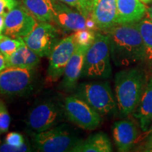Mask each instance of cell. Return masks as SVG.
I'll return each mask as SVG.
<instances>
[{
    "instance_id": "cell-1",
    "label": "cell",
    "mask_w": 152,
    "mask_h": 152,
    "mask_svg": "<svg viewBox=\"0 0 152 152\" xmlns=\"http://www.w3.org/2000/svg\"><path fill=\"white\" fill-rule=\"evenodd\" d=\"M109 39L111 58L117 67L138 64L144 59V47L136 23L116 24L104 32Z\"/></svg>"
},
{
    "instance_id": "cell-2",
    "label": "cell",
    "mask_w": 152,
    "mask_h": 152,
    "mask_svg": "<svg viewBox=\"0 0 152 152\" xmlns=\"http://www.w3.org/2000/svg\"><path fill=\"white\" fill-rule=\"evenodd\" d=\"M149 77L142 66L126 68L115 73V97L118 111L122 116L132 115L137 108Z\"/></svg>"
},
{
    "instance_id": "cell-3",
    "label": "cell",
    "mask_w": 152,
    "mask_h": 152,
    "mask_svg": "<svg viewBox=\"0 0 152 152\" xmlns=\"http://www.w3.org/2000/svg\"><path fill=\"white\" fill-rule=\"evenodd\" d=\"M65 118L64 101L49 96L33 104L28 111L26 123L31 133H39L59 125Z\"/></svg>"
},
{
    "instance_id": "cell-4",
    "label": "cell",
    "mask_w": 152,
    "mask_h": 152,
    "mask_svg": "<svg viewBox=\"0 0 152 152\" xmlns=\"http://www.w3.org/2000/svg\"><path fill=\"white\" fill-rule=\"evenodd\" d=\"M109 39L106 33L96 32L95 39L87 49L82 77L88 79H107L111 76Z\"/></svg>"
},
{
    "instance_id": "cell-5",
    "label": "cell",
    "mask_w": 152,
    "mask_h": 152,
    "mask_svg": "<svg viewBox=\"0 0 152 152\" xmlns=\"http://www.w3.org/2000/svg\"><path fill=\"white\" fill-rule=\"evenodd\" d=\"M102 116H110L118 113L115 95L109 82H92L77 85L74 91Z\"/></svg>"
},
{
    "instance_id": "cell-6",
    "label": "cell",
    "mask_w": 152,
    "mask_h": 152,
    "mask_svg": "<svg viewBox=\"0 0 152 152\" xmlns=\"http://www.w3.org/2000/svg\"><path fill=\"white\" fill-rule=\"evenodd\" d=\"M31 136L34 147L42 152H71L82 140L69 125L64 123L44 132L31 133Z\"/></svg>"
},
{
    "instance_id": "cell-7",
    "label": "cell",
    "mask_w": 152,
    "mask_h": 152,
    "mask_svg": "<svg viewBox=\"0 0 152 152\" xmlns=\"http://www.w3.org/2000/svg\"><path fill=\"white\" fill-rule=\"evenodd\" d=\"M36 68L7 67L0 72V94L26 96L35 88Z\"/></svg>"
},
{
    "instance_id": "cell-8",
    "label": "cell",
    "mask_w": 152,
    "mask_h": 152,
    "mask_svg": "<svg viewBox=\"0 0 152 152\" xmlns=\"http://www.w3.org/2000/svg\"><path fill=\"white\" fill-rule=\"evenodd\" d=\"M64 106L66 118L80 128L94 130L102 124V115L75 94L64 99Z\"/></svg>"
},
{
    "instance_id": "cell-9",
    "label": "cell",
    "mask_w": 152,
    "mask_h": 152,
    "mask_svg": "<svg viewBox=\"0 0 152 152\" xmlns=\"http://www.w3.org/2000/svg\"><path fill=\"white\" fill-rule=\"evenodd\" d=\"M23 39L25 44L41 58L49 56L61 40L58 30L48 22L38 23L33 31Z\"/></svg>"
},
{
    "instance_id": "cell-10",
    "label": "cell",
    "mask_w": 152,
    "mask_h": 152,
    "mask_svg": "<svg viewBox=\"0 0 152 152\" xmlns=\"http://www.w3.org/2000/svg\"><path fill=\"white\" fill-rule=\"evenodd\" d=\"M76 46L77 42L74 34L63 38L58 42L49 56V61L47 71V81L54 83L62 77Z\"/></svg>"
},
{
    "instance_id": "cell-11",
    "label": "cell",
    "mask_w": 152,
    "mask_h": 152,
    "mask_svg": "<svg viewBox=\"0 0 152 152\" xmlns=\"http://www.w3.org/2000/svg\"><path fill=\"white\" fill-rule=\"evenodd\" d=\"M37 25L35 17L18 4L5 16L4 34L14 38H23L29 35Z\"/></svg>"
},
{
    "instance_id": "cell-12",
    "label": "cell",
    "mask_w": 152,
    "mask_h": 152,
    "mask_svg": "<svg viewBox=\"0 0 152 152\" xmlns=\"http://www.w3.org/2000/svg\"><path fill=\"white\" fill-rule=\"evenodd\" d=\"M87 18L75 9L55 0L52 23L66 33L87 29Z\"/></svg>"
},
{
    "instance_id": "cell-13",
    "label": "cell",
    "mask_w": 152,
    "mask_h": 152,
    "mask_svg": "<svg viewBox=\"0 0 152 152\" xmlns=\"http://www.w3.org/2000/svg\"><path fill=\"white\" fill-rule=\"evenodd\" d=\"M90 45H77L73 56L65 68L60 89L66 92H74L82 77L84 67L85 57Z\"/></svg>"
},
{
    "instance_id": "cell-14",
    "label": "cell",
    "mask_w": 152,
    "mask_h": 152,
    "mask_svg": "<svg viewBox=\"0 0 152 152\" xmlns=\"http://www.w3.org/2000/svg\"><path fill=\"white\" fill-rule=\"evenodd\" d=\"M113 137L118 151H130L134 144L139 141L140 130L138 125L130 119L117 121L113 125Z\"/></svg>"
},
{
    "instance_id": "cell-15",
    "label": "cell",
    "mask_w": 152,
    "mask_h": 152,
    "mask_svg": "<svg viewBox=\"0 0 152 152\" xmlns=\"http://www.w3.org/2000/svg\"><path fill=\"white\" fill-rule=\"evenodd\" d=\"M116 0H94L91 18L97 30L106 32L117 24Z\"/></svg>"
},
{
    "instance_id": "cell-16",
    "label": "cell",
    "mask_w": 152,
    "mask_h": 152,
    "mask_svg": "<svg viewBox=\"0 0 152 152\" xmlns=\"http://www.w3.org/2000/svg\"><path fill=\"white\" fill-rule=\"evenodd\" d=\"M117 24L140 21L145 16V5L140 0H116Z\"/></svg>"
},
{
    "instance_id": "cell-17",
    "label": "cell",
    "mask_w": 152,
    "mask_h": 152,
    "mask_svg": "<svg viewBox=\"0 0 152 152\" xmlns=\"http://www.w3.org/2000/svg\"><path fill=\"white\" fill-rule=\"evenodd\" d=\"M132 115L139 121L141 130L146 132L152 123V76H149L148 83L137 108Z\"/></svg>"
},
{
    "instance_id": "cell-18",
    "label": "cell",
    "mask_w": 152,
    "mask_h": 152,
    "mask_svg": "<svg viewBox=\"0 0 152 152\" xmlns=\"http://www.w3.org/2000/svg\"><path fill=\"white\" fill-rule=\"evenodd\" d=\"M113 151L109 136L100 132L93 134L86 140H82L71 152H111Z\"/></svg>"
},
{
    "instance_id": "cell-19",
    "label": "cell",
    "mask_w": 152,
    "mask_h": 152,
    "mask_svg": "<svg viewBox=\"0 0 152 152\" xmlns=\"http://www.w3.org/2000/svg\"><path fill=\"white\" fill-rule=\"evenodd\" d=\"M55 0H20V4L39 22L52 23Z\"/></svg>"
},
{
    "instance_id": "cell-20",
    "label": "cell",
    "mask_w": 152,
    "mask_h": 152,
    "mask_svg": "<svg viewBox=\"0 0 152 152\" xmlns=\"http://www.w3.org/2000/svg\"><path fill=\"white\" fill-rule=\"evenodd\" d=\"M40 58L26 45L18 48L11 56L7 57V67L36 68L40 63Z\"/></svg>"
},
{
    "instance_id": "cell-21",
    "label": "cell",
    "mask_w": 152,
    "mask_h": 152,
    "mask_svg": "<svg viewBox=\"0 0 152 152\" xmlns=\"http://www.w3.org/2000/svg\"><path fill=\"white\" fill-rule=\"evenodd\" d=\"M144 42V59L141 66L152 76V20L143 18L137 22Z\"/></svg>"
},
{
    "instance_id": "cell-22",
    "label": "cell",
    "mask_w": 152,
    "mask_h": 152,
    "mask_svg": "<svg viewBox=\"0 0 152 152\" xmlns=\"http://www.w3.org/2000/svg\"><path fill=\"white\" fill-rule=\"evenodd\" d=\"M26 45L23 38H14L4 34L0 35V52L6 57L11 56L23 45Z\"/></svg>"
},
{
    "instance_id": "cell-23",
    "label": "cell",
    "mask_w": 152,
    "mask_h": 152,
    "mask_svg": "<svg viewBox=\"0 0 152 152\" xmlns=\"http://www.w3.org/2000/svg\"><path fill=\"white\" fill-rule=\"evenodd\" d=\"M75 9L86 18H91L94 0H58Z\"/></svg>"
},
{
    "instance_id": "cell-24",
    "label": "cell",
    "mask_w": 152,
    "mask_h": 152,
    "mask_svg": "<svg viewBox=\"0 0 152 152\" xmlns=\"http://www.w3.org/2000/svg\"><path fill=\"white\" fill-rule=\"evenodd\" d=\"M73 34L77 45H90L94 40L96 32L89 29H84L78 30Z\"/></svg>"
},
{
    "instance_id": "cell-25",
    "label": "cell",
    "mask_w": 152,
    "mask_h": 152,
    "mask_svg": "<svg viewBox=\"0 0 152 152\" xmlns=\"http://www.w3.org/2000/svg\"><path fill=\"white\" fill-rule=\"evenodd\" d=\"M11 124V117L7 106L3 102L0 101V132H7Z\"/></svg>"
},
{
    "instance_id": "cell-26",
    "label": "cell",
    "mask_w": 152,
    "mask_h": 152,
    "mask_svg": "<svg viewBox=\"0 0 152 152\" xmlns=\"http://www.w3.org/2000/svg\"><path fill=\"white\" fill-rule=\"evenodd\" d=\"M18 4V0H0V15L5 17Z\"/></svg>"
},
{
    "instance_id": "cell-27",
    "label": "cell",
    "mask_w": 152,
    "mask_h": 152,
    "mask_svg": "<svg viewBox=\"0 0 152 152\" xmlns=\"http://www.w3.org/2000/svg\"><path fill=\"white\" fill-rule=\"evenodd\" d=\"M6 143L14 147H20L25 143L23 137L18 132H12L9 133L6 137Z\"/></svg>"
},
{
    "instance_id": "cell-28",
    "label": "cell",
    "mask_w": 152,
    "mask_h": 152,
    "mask_svg": "<svg viewBox=\"0 0 152 152\" xmlns=\"http://www.w3.org/2000/svg\"><path fill=\"white\" fill-rule=\"evenodd\" d=\"M30 147L28 143H25L20 147H14L5 143L0 146V151L2 152H26L30 151Z\"/></svg>"
},
{
    "instance_id": "cell-29",
    "label": "cell",
    "mask_w": 152,
    "mask_h": 152,
    "mask_svg": "<svg viewBox=\"0 0 152 152\" xmlns=\"http://www.w3.org/2000/svg\"><path fill=\"white\" fill-rule=\"evenodd\" d=\"M141 151L152 152V133L144 139V143L140 148Z\"/></svg>"
},
{
    "instance_id": "cell-30",
    "label": "cell",
    "mask_w": 152,
    "mask_h": 152,
    "mask_svg": "<svg viewBox=\"0 0 152 152\" xmlns=\"http://www.w3.org/2000/svg\"><path fill=\"white\" fill-rule=\"evenodd\" d=\"M7 57L5 55L0 52V72L7 68Z\"/></svg>"
},
{
    "instance_id": "cell-31",
    "label": "cell",
    "mask_w": 152,
    "mask_h": 152,
    "mask_svg": "<svg viewBox=\"0 0 152 152\" xmlns=\"http://www.w3.org/2000/svg\"><path fill=\"white\" fill-rule=\"evenodd\" d=\"M5 26V17L0 15V35L4 33Z\"/></svg>"
},
{
    "instance_id": "cell-32",
    "label": "cell",
    "mask_w": 152,
    "mask_h": 152,
    "mask_svg": "<svg viewBox=\"0 0 152 152\" xmlns=\"http://www.w3.org/2000/svg\"><path fill=\"white\" fill-rule=\"evenodd\" d=\"M151 133H152V125L150 126V128L148 129V130L146 131V132H144L143 135H142V140H144V139L147 137L149 135V134H151Z\"/></svg>"
},
{
    "instance_id": "cell-33",
    "label": "cell",
    "mask_w": 152,
    "mask_h": 152,
    "mask_svg": "<svg viewBox=\"0 0 152 152\" xmlns=\"http://www.w3.org/2000/svg\"><path fill=\"white\" fill-rule=\"evenodd\" d=\"M148 14H149V18L152 20V5L151 6V7L148 9Z\"/></svg>"
},
{
    "instance_id": "cell-34",
    "label": "cell",
    "mask_w": 152,
    "mask_h": 152,
    "mask_svg": "<svg viewBox=\"0 0 152 152\" xmlns=\"http://www.w3.org/2000/svg\"><path fill=\"white\" fill-rule=\"evenodd\" d=\"M140 1H142V2L144 3H149V1H151V0H140Z\"/></svg>"
},
{
    "instance_id": "cell-35",
    "label": "cell",
    "mask_w": 152,
    "mask_h": 152,
    "mask_svg": "<svg viewBox=\"0 0 152 152\" xmlns=\"http://www.w3.org/2000/svg\"><path fill=\"white\" fill-rule=\"evenodd\" d=\"M0 133H1V132H0Z\"/></svg>"
},
{
    "instance_id": "cell-36",
    "label": "cell",
    "mask_w": 152,
    "mask_h": 152,
    "mask_svg": "<svg viewBox=\"0 0 152 152\" xmlns=\"http://www.w3.org/2000/svg\"><path fill=\"white\" fill-rule=\"evenodd\" d=\"M151 121H152V120H151Z\"/></svg>"
}]
</instances>
